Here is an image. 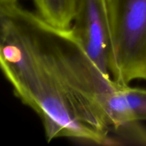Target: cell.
Instances as JSON below:
<instances>
[{"label": "cell", "mask_w": 146, "mask_h": 146, "mask_svg": "<svg viewBox=\"0 0 146 146\" xmlns=\"http://www.w3.org/2000/svg\"><path fill=\"white\" fill-rule=\"evenodd\" d=\"M71 29L99 71L112 79L110 70V30L106 0H80Z\"/></svg>", "instance_id": "3"}, {"label": "cell", "mask_w": 146, "mask_h": 146, "mask_svg": "<svg viewBox=\"0 0 146 146\" xmlns=\"http://www.w3.org/2000/svg\"><path fill=\"white\" fill-rule=\"evenodd\" d=\"M37 13L50 24L69 28L75 16L80 0H33Z\"/></svg>", "instance_id": "4"}, {"label": "cell", "mask_w": 146, "mask_h": 146, "mask_svg": "<svg viewBox=\"0 0 146 146\" xmlns=\"http://www.w3.org/2000/svg\"><path fill=\"white\" fill-rule=\"evenodd\" d=\"M0 65L15 96L41 119L47 140L110 141L106 107L120 84L92 62L71 27L19 3H0Z\"/></svg>", "instance_id": "1"}, {"label": "cell", "mask_w": 146, "mask_h": 146, "mask_svg": "<svg viewBox=\"0 0 146 146\" xmlns=\"http://www.w3.org/2000/svg\"><path fill=\"white\" fill-rule=\"evenodd\" d=\"M106 6L111 78L122 86L146 80V0H106Z\"/></svg>", "instance_id": "2"}, {"label": "cell", "mask_w": 146, "mask_h": 146, "mask_svg": "<svg viewBox=\"0 0 146 146\" xmlns=\"http://www.w3.org/2000/svg\"><path fill=\"white\" fill-rule=\"evenodd\" d=\"M122 89L134 121H146V89L132 87L129 85L122 86Z\"/></svg>", "instance_id": "5"}, {"label": "cell", "mask_w": 146, "mask_h": 146, "mask_svg": "<svg viewBox=\"0 0 146 146\" xmlns=\"http://www.w3.org/2000/svg\"><path fill=\"white\" fill-rule=\"evenodd\" d=\"M19 0H0V3H18Z\"/></svg>", "instance_id": "6"}]
</instances>
